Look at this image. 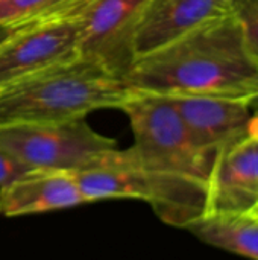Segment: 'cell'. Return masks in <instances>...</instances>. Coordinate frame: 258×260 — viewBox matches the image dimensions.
I'll use <instances>...</instances> for the list:
<instances>
[{
    "instance_id": "1",
    "label": "cell",
    "mask_w": 258,
    "mask_h": 260,
    "mask_svg": "<svg viewBox=\"0 0 258 260\" xmlns=\"http://www.w3.org/2000/svg\"><path fill=\"white\" fill-rule=\"evenodd\" d=\"M120 110L129 119V149L149 178V206L158 218L187 229L205 216L217 155L195 143L169 96L135 91Z\"/></svg>"
},
{
    "instance_id": "2",
    "label": "cell",
    "mask_w": 258,
    "mask_h": 260,
    "mask_svg": "<svg viewBox=\"0 0 258 260\" xmlns=\"http://www.w3.org/2000/svg\"><path fill=\"white\" fill-rule=\"evenodd\" d=\"M134 91L161 96H222L252 101L258 61L231 14L140 56L125 76Z\"/></svg>"
},
{
    "instance_id": "3",
    "label": "cell",
    "mask_w": 258,
    "mask_h": 260,
    "mask_svg": "<svg viewBox=\"0 0 258 260\" xmlns=\"http://www.w3.org/2000/svg\"><path fill=\"white\" fill-rule=\"evenodd\" d=\"M135 91L102 64L78 56L0 88V126L85 119L119 108Z\"/></svg>"
},
{
    "instance_id": "4",
    "label": "cell",
    "mask_w": 258,
    "mask_h": 260,
    "mask_svg": "<svg viewBox=\"0 0 258 260\" xmlns=\"http://www.w3.org/2000/svg\"><path fill=\"white\" fill-rule=\"evenodd\" d=\"M114 148L85 119L0 126V149L38 171L78 172Z\"/></svg>"
},
{
    "instance_id": "5",
    "label": "cell",
    "mask_w": 258,
    "mask_h": 260,
    "mask_svg": "<svg viewBox=\"0 0 258 260\" xmlns=\"http://www.w3.org/2000/svg\"><path fill=\"white\" fill-rule=\"evenodd\" d=\"M81 12L70 11L5 29L0 40V88L81 56Z\"/></svg>"
},
{
    "instance_id": "6",
    "label": "cell",
    "mask_w": 258,
    "mask_h": 260,
    "mask_svg": "<svg viewBox=\"0 0 258 260\" xmlns=\"http://www.w3.org/2000/svg\"><path fill=\"white\" fill-rule=\"evenodd\" d=\"M149 0H91L81 12L79 55L123 78L135 61L134 38Z\"/></svg>"
},
{
    "instance_id": "7",
    "label": "cell",
    "mask_w": 258,
    "mask_h": 260,
    "mask_svg": "<svg viewBox=\"0 0 258 260\" xmlns=\"http://www.w3.org/2000/svg\"><path fill=\"white\" fill-rule=\"evenodd\" d=\"M195 143L217 155L248 136L254 116L251 101L222 96H169Z\"/></svg>"
},
{
    "instance_id": "8",
    "label": "cell",
    "mask_w": 258,
    "mask_h": 260,
    "mask_svg": "<svg viewBox=\"0 0 258 260\" xmlns=\"http://www.w3.org/2000/svg\"><path fill=\"white\" fill-rule=\"evenodd\" d=\"M230 14V0H149L134 38L135 59Z\"/></svg>"
},
{
    "instance_id": "9",
    "label": "cell",
    "mask_w": 258,
    "mask_h": 260,
    "mask_svg": "<svg viewBox=\"0 0 258 260\" xmlns=\"http://www.w3.org/2000/svg\"><path fill=\"white\" fill-rule=\"evenodd\" d=\"M257 206L258 140L245 136L216 157L207 215L254 213Z\"/></svg>"
},
{
    "instance_id": "10",
    "label": "cell",
    "mask_w": 258,
    "mask_h": 260,
    "mask_svg": "<svg viewBox=\"0 0 258 260\" xmlns=\"http://www.w3.org/2000/svg\"><path fill=\"white\" fill-rule=\"evenodd\" d=\"M87 204L73 172L29 171L0 187V215L18 218Z\"/></svg>"
},
{
    "instance_id": "11",
    "label": "cell",
    "mask_w": 258,
    "mask_h": 260,
    "mask_svg": "<svg viewBox=\"0 0 258 260\" xmlns=\"http://www.w3.org/2000/svg\"><path fill=\"white\" fill-rule=\"evenodd\" d=\"M186 230L207 245L258 260V216L252 213L205 215Z\"/></svg>"
},
{
    "instance_id": "12",
    "label": "cell",
    "mask_w": 258,
    "mask_h": 260,
    "mask_svg": "<svg viewBox=\"0 0 258 260\" xmlns=\"http://www.w3.org/2000/svg\"><path fill=\"white\" fill-rule=\"evenodd\" d=\"M91 0H0V29H14L84 9Z\"/></svg>"
},
{
    "instance_id": "13",
    "label": "cell",
    "mask_w": 258,
    "mask_h": 260,
    "mask_svg": "<svg viewBox=\"0 0 258 260\" xmlns=\"http://www.w3.org/2000/svg\"><path fill=\"white\" fill-rule=\"evenodd\" d=\"M230 14L237 21L249 52L258 61V0H230Z\"/></svg>"
},
{
    "instance_id": "14",
    "label": "cell",
    "mask_w": 258,
    "mask_h": 260,
    "mask_svg": "<svg viewBox=\"0 0 258 260\" xmlns=\"http://www.w3.org/2000/svg\"><path fill=\"white\" fill-rule=\"evenodd\" d=\"M29 171H33V169L23 165L6 151L0 149V187L9 184L11 181L17 180L18 177L24 175Z\"/></svg>"
},
{
    "instance_id": "15",
    "label": "cell",
    "mask_w": 258,
    "mask_h": 260,
    "mask_svg": "<svg viewBox=\"0 0 258 260\" xmlns=\"http://www.w3.org/2000/svg\"><path fill=\"white\" fill-rule=\"evenodd\" d=\"M248 136L254 137L255 140H258V113H254L249 126H248Z\"/></svg>"
},
{
    "instance_id": "16",
    "label": "cell",
    "mask_w": 258,
    "mask_h": 260,
    "mask_svg": "<svg viewBox=\"0 0 258 260\" xmlns=\"http://www.w3.org/2000/svg\"><path fill=\"white\" fill-rule=\"evenodd\" d=\"M251 107H252V111L254 113H258V94L251 101Z\"/></svg>"
},
{
    "instance_id": "17",
    "label": "cell",
    "mask_w": 258,
    "mask_h": 260,
    "mask_svg": "<svg viewBox=\"0 0 258 260\" xmlns=\"http://www.w3.org/2000/svg\"><path fill=\"white\" fill-rule=\"evenodd\" d=\"M3 35H5V29H0V40L3 38Z\"/></svg>"
},
{
    "instance_id": "18",
    "label": "cell",
    "mask_w": 258,
    "mask_h": 260,
    "mask_svg": "<svg viewBox=\"0 0 258 260\" xmlns=\"http://www.w3.org/2000/svg\"><path fill=\"white\" fill-rule=\"evenodd\" d=\"M252 215H255V216H258V206H257V207H255V210H254V213H252Z\"/></svg>"
}]
</instances>
